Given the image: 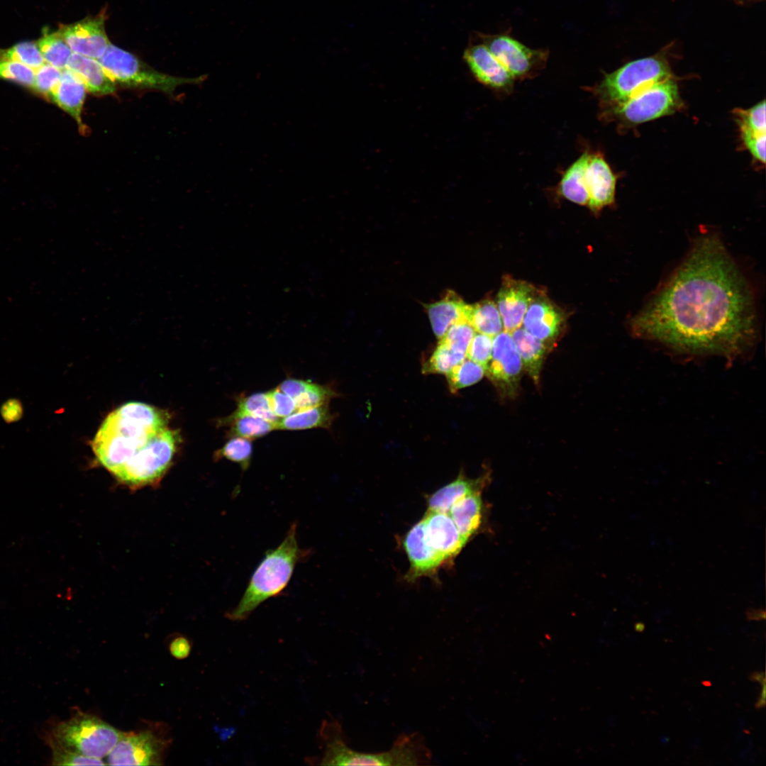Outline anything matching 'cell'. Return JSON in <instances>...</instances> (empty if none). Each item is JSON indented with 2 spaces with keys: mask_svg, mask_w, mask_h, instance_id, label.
Masks as SVG:
<instances>
[{
  "mask_svg": "<svg viewBox=\"0 0 766 766\" xmlns=\"http://www.w3.org/2000/svg\"><path fill=\"white\" fill-rule=\"evenodd\" d=\"M633 335L676 352L733 359L756 338L753 296L715 234L698 238L670 279L631 319Z\"/></svg>",
  "mask_w": 766,
  "mask_h": 766,
  "instance_id": "cell-1",
  "label": "cell"
},
{
  "mask_svg": "<svg viewBox=\"0 0 766 766\" xmlns=\"http://www.w3.org/2000/svg\"><path fill=\"white\" fill-rule=\"evenodd\" d=\"M167 414L141 402H128L103 421L91 446L99 462L113 476L158 433L167 427Z\"/></svg>",
  "mask_w": 766,
  "mask_h": 766,
  "instance_id": "cell-2",
  "label": "cell"
},
{
  "mask_svg": "<svg viewBox=\"0 0 766 766\" xmlns=\"http://www.w3.org/2000/svg\"><path fill=\"white\" fill-rule=\"evenodd\" d=\"M311 553L310 550L299 546L297 524L293 523L282 543L265 553L252 572L240 601L227 613V618L234 621L245 620L264 601L282 594L296 565L305 561Z\"/></svg>",
  "mask_w": 766,
  "mask_h": 766,
  "instance_id": "cell-3",
  "label": "cell"
},
{
  "mask_svg": "<svg viewBox=\"0 0 766 766\" xmlns=\"http://www.w3.org/2000/svg\"><path fill=\"white\" fill-rule=\"evenodd\" d=\"M331 730L321 765L414 766L427 765L431 760V752L419 733L401 734L389 750L371 753L348 747L338 724L331 726Z\"/></svg>",
  "mask_w": 766,
  "mask_h": 766,
  "instance_id": "cell-4",
  "label": "cell"
},
{
  "mask_svg": "<svg viewBox=\"0 0 766 766\" xmlns=\"http://www.w3.org/2000/svg\"><path fill=\"white\" fill-rule=\"evenodd\" d=\"M672 77L668 62L658 55L631 61L606 74L592 91L602 109L621 104L655 83Z\"/></svg>",
  "mask_w": 766,
  "mask_h": 766,
  "instance_id": "cell-5",
  "label": "cell"
},
{
  "mask_svg": "<svg viewBox=\"0 0 766 766\" xmlns=\"http://www.w3.org/2000/svg\"><path fill=\"white\" fill-rule=\"evenodd\" d=\"M121 733L99 717L77 710L69 719L53 727L47 742L87 757L102 759L110 753Z\"/></svg>",
  "mask_w": 766,
  "mask_h": 766,
  "instance_id": "cell-6",
  "label": "cell"
},
{
  "mask_svg": "<svg viewBox=\"0 0 766 766\" xmlns=\"http://www.w3.org/2000/svg\"><path fill=\"white\" fill-rule=\"evenodd\" d=\"M99 62L114 81L128 87L145 88L172 94L183 84H200L206 75L179 77L162 73L128 51L110 43Z\"/></svg>",
  "mask_w": 766,
  "mask_h": 766,
  "instance_id": "cell-7",
  "label": "cell"
},
{
  "mask_svg": "<svg viewBox=\"0 0 766 766\" xmlns=\"http://www.w3.org/2000/svg\"><path fill=\"white\" fill-rule=\"evenodd\" d=\"M681 106L677 84L672 77L646 87L621 104L603 109L601 115L635 125L671 114Z\"/></svg>",
  "mask_w": 766,
  "mask_h": 766,
  "instance_id": "cell-8",
  "label": "cell"
},
{
  "mask_svg": "<svg viewBox=\"0 0 766 766\" xmlns=\"http://www.w3.org/2000/svg\"><path fill=\"white\" fill-rule=\"evenodd\" d=\"M179 442L177 431L167 427L137 453L114 476L130 486L157 481L167 470Z\"/></svg>",
  "mask_w": 766,
  "mask_h": 766,
  "instance_id": "cell-9",
  "label": "cell"
},
{
  "mask_svg": "<svg viewBox=\"0 0 766 766\" xmlns=\"http://www.w3.org/2000/svg\"><path fill=\"white\" fill-rule=\"evenodd\" d=\"M484 44L509 70L515 80L535 77L547 63L549 50L533 49L506 34H480Z\"/></svg>",
  "mask_w": 766,
  "mask_h": 766,
  "instance_id": "cell-10",
  "label": "cell"
},
{
  "mask_svg": "<svg viewBox=\"0 0 766 766\" xmlns=\"http://www.w3.org/2000/svg\"><path fill=\"white\" fill-rule=\"evenodd\" d=\"M170 739L150 728L138 732H122L107 755L110 765H162Z\"/></svg>",
  "mask_w": 766,
  "mask_h": 766,
  "instance_id": "cell-11",
  "label": "cell"
},
{
  "mask_svg": "<svg viewBox=\"0 0 766 766\" xmlns=\"http://www.w3.org/2000/svg\"><path fill=\"white\" fill-rule=\"evenodd\" d=\"M522 361L511 335L501 331L492 339V359L486 373L505 393L511 394L519 381Z\"/></svg>",
  "mask_w": 766,
  "mask_h": 766,
  "instance_id": "cell-12",
  "label": "cell"
},
{
  "mask_svg": "<svg viewBox=\"0 0 766 766\" xmlns=\"http://www.w3.org/2000/svg\"><path fill=\"white\" fill-rule=\"evenodd\" d=\"M105 16L103 13L67 26L60 32L72 52L99 60L110 45L105 30Z\"/></svg>",
  "mask_w": 766,
  "mask_h": 766,
  "instance_id": "cell-13",
  "label": "cell"
},
{
  "mask_svg": "<svg viewBox=\"0 0 766 766\" xmlns=\"http://www.w3.org/2000/svg\"><path fill=\"white\" fill-rule=\"evenodd\" d=\"M538 289L532 284L505 277L497 295V307L505 331L521 327L526 310Z\"/></svg>",
  "mask_w": 766,
  "mask_h": 766,
  "instance_id": "cell-14",
  "label": "cell"
},
{
  "mask_svg": "<svg viewBox=\"0 0 766 766\" xmlns=\"http://www.w3.org/2000/svg\"><path fill=\"white\" fill-rule=\"evenodd\" d=\"M403 546L407 555L410 568L407 574L409 580L432 576L445 562L428 543L424 530L423 519L416 523L406 533Z\"/></svg>",
  "mask_w": 766,
  "mask_h": 766,
  "instance_id": "cell-15",
  "label": "cell"
},
{
  "mask_svg": "<svg viewBox=\"0 0 766 766\" xmlns=\"http://www.w3.org/2000/svg\"><path fill=\"white\" fill-rule=\"evenodd\" d=\"M464 58L473 75L484 85L498 91L512 90L514 77L484 44L467 48Z\"/></svg>",
  "mask_w": 766,
  "mask_h": 766,
  "instance_id": "cell-16",
  "label": "cell"
},
{
  "mask_svg": "<svg viewBox=\"0 0 766 766\" xmlns=\"http://www.w3.org/2000/svg\"><path fill=\"white\" fill-rule=\"evenodd\" d=\"M563 322L562 311L538 290L526 310L522 324L533 336L549 343L559 335Z\"/></svg>",
  "mask_w": 766,
  "mask_h": 766,
  "instance_id": "cell-17",
  "label": "cell"
},
{
  "mask_svg": "<svg viewBox=\"0 0 766 766\" xmlns=\"http://www.w3.org/2000/svg\"><path fill=\"white\" fill-rule=\"evenodd\" d=\"M426 539L445 561L457 556L467 541L448 513L429 511L422 518Z\"/></svg>",
  "mask_w": 766,
  "mask_h": 766,
  "instance_id": "cell-18",
  "label": "cell"
},
{
  "mask_svg": "<svg viewBox=\"0 0 766 766\" xmlns=\"http://www.w3.org/2000/svg\"><path fill=\"white\" fill-rule=\"evenodd\" d=\"M586 184L589 193L588 206L598 212L614 203L616 177L600 153H590L587 164Z\"/></svg>",
  "mask_w": 766,
  "mask_h": 766,
  "instance_id": "cell-19",
  "label": "cell"
},
{
  "mask_svg": "<svg viewBox=\"0 0 766 766\" xmlns=\"http://www.w3.org/2000/svg\"><path fill=\"white\" fill-rule=\"evenodd\" d=\"M87 91L82 79L68 69L62 71L60 80L53 91L50 101L70 114L81 131H86L82 120L83 105Z\"/></svg>",
  "mask_w": 766,
  "mask_h": 766,
  "instance_id": "cell-20",
  "label": "cell"
},
{
  "mask_svg": "<svg viewBox=\"0 0 766 766\" xmlns=\"http://www.w3.org/2000/svg\"><path fill=\"white\" fill-rule=\"evenodd\" d=\"M66 69L77 74L87 91L94 95H108L116 91V83L96 59L73 52Z\"/></svg>",
  "mask_w": 766,
  "mask_h": 766,
  "instance_id": "cell-21",
  "label": "cell"
},
{
  "mask_svg": "<svg viewBox=\"0 0 766 766\" xmlns=\"http://www.w3.org/2000/svg\"><path fill=\"white\" fill-rule=\"evenodd\" d=\"M469 306L453 292H448L441 300L428 305L427 312L436 337L442 338L453 324L467 321Z\"/></svg>",
  "mask_w": 766,
  "mask_h": 766,
  "instance_id": "cell-22",
  "label": "cell"
},
{
  "mask_svg": "<svg viewBox=\"0 0 766 766\" xmlns=\"http://www.w3.org/2000/svg\"><path fill=\"white\" fill-rule=\"evenodd\" d=\"M484 484L483 478L471 479L459 476L428 497L427 511L448 513L459 500L474 493H481Z\"/></svg>",
  "mask_w": 766,
  "mask_h": 766,
  "instance_id": "cell-23",
  "label": "cell"
},
{
  "mask_svg": "<svg viewBox=\"0 0 766 766\" xmlns=\"http://www.w3.org/2000/svg\"><path fill=\"white\" fill-rule=\"evenodd\" d=\"M449 515L462 537L467 542L476 533L482 521L481 493L470 494L455 503Z\"/></svg>",
  "mask_w": 766,
  "mask_h": 766,
  "instance_id": "cell-24",
  "label": "cell"
},
{
  "mask_svg": "<svg viewBox=\"0 0 766 766\" xmlns=\"http://www.w3.org/2000/svg\"><path fill=\"white\" fill-rule=\"evenodd\" d=\"M511 335L520 355L522 365L534 382H538L546 353V345L523 328L516 329Z\"/></svg>",
  "mask_w": 766,
  "mask_h": 766,
  "instance_id": "cell-25",
  "label": "cell"
},
{
  "mask_svg": "<svg viewBox=\"0 0 766 766\" xmlns=\"http://www.w3.org/2000/svg\"><path fill=\"white\" fill-rule=\"evenodd\" d=\"M590 153L584 152L563 174L559 192L567 200L579 205H587L589 193L586 184V167Z\"/></svg>",
  "mask_w": 766,
  "mask_h": 766,
  "instance_id": "cell-26",
  "label": "cell"
},
{
  "mask_svg": "<svg viewBox=\"0 0 766 766\" xmlns=\"http://www.w3.org/2000/svg\"><path fill=\"white\" fill-rule=\"evenodd\" d=\"M221 424L228 427L229 437L238 436L249 440L265 436L276 429V423L252 415L235 411L221 420Z\"/></svg>",
  "mask_w": 766,
  "mask_h": 766,
  "instance_id": "cell-27",
  "label": "cell"
},
{
  "mask_svg": "<svg viewBox=\"0 0 766 766\" xmlns=\"http://www.w3.org/2000/svg\"><path fill=\"white\" fill-rule=\"evenodd\" d=\"M333 419L328 405L298 410L284 417L276 424V429L304 430L313 428H329Z\"/></svg>",
  "mask_w": 766,
  "mask_h": 766,
  "instance_id": "cell-28",
  "label": "cell"
},
{
  "mask_svg": "<svg viewBox=\"0 0 766 766\" xmlns=\"http://www.w3.org/2000/svg\"><path fill=\"white\" fill-rule=\"evenodd\" d=\"M467 322L474 331L492 337L501 332L503 328L498 307L489 299L469 306Z\"/></svg>",
  "mask_w": 766,
  "mask_h": 766,
  "instance_id": "cell-29",
  "label": "cell"
},
{
  "mask_svg": "<svg viewBox=\"0 0 766 766\" xmlns=\"http://www.w3.org/2000/svg\"><path fill=\"white\" fill-rule=\"evenodd\" d=\"M44 60L56 68L63 70L67 68L72 52L60 32L48 33L45 31L38 43Z\"/></svg>",
  "mask_w": 766,
  "mask_h": 766,
  "instance_id": "cell-30",
  "label": "cell"
},
{
  "mask_svg": "<svg viewBox=\"0 0 766 766\" xmlns=\"http://www.w3.org/2000/svg\"><path fill=\"white\" fill-rule=\"evenodd\" d=\"M486 373L485 369L469 359L464 360L450 370L447 375L449 388L456 392L479 382Z\"/></svg>",
  "mask_w": 766,
  "mask_h": 766,
  "instance_id": "cell-31",
  "label": "cell"
},
{
  "mask_svg": "<svg viewBox=\"0 0 766 766\" xmlns=\"http://www.w3.org/2000/svg\"><path fill=\"white\" fill-rule=\"evenodd\" d=\"M466 358V355L456 352L439 341L435 350L425 363L424 373L448 374Z\"/></svg>",
  "mask_w": 766,
  "mask_h": 766,
  "instance_id": "cell-32",
  "label": "cell"
},
{
  "mask_svg": "<svg viewBox=\"0 0 766 766\" xmlns=\"http://www.w3.org/2000/svg\"><path fill=\"white\" fill-rule=\"evenodd\" d=\"M252 445L249 439L234 436L231 438L216 452V457L225 458L238 463L243 470H246L250 463Z\"/></svg>",
  "mask_w": 766,
  "mask_h": 766,
  "instance_id": "cell-33",
  "label": "cell"
},
{
  "mask_svg": "<svg viewBox=\"0 0 766 766\" xmlns=\"http://www.w3.org/2000/svg\"><path fill=\"white\" fill-rule=\"evenodd\" d=\"M236 411L265 419L276 424L279 421V418L272 411L267 392H258L239 397L237 400Z\"/></svg>",
  "mask_w": 766,
  "mask_h": 766,
  "instance_id": "cell-34",
  "label": "cell"
},
{
  "mask_svg": "<svg viewBox=\"0 0 766 766\" xmlns=\"http://www.w3.org/2000/svg\"><path fill=\"white\" fill-rule=\"evenodd\" d=\"M0 58L21 62L33 70H37L44 64V58L34 42H21L12 48L0 50Z\"/></svg>",
  "mask_w": 766,
  "mask_h": 766,
  "instance_id": "cell-35",
  "label": "cell"
},
{
  "mask_svg": "<svg viewBox=\"0 0 766 766\" xmlns=\"http://www.w3.org/2000/svg\"><path fill=\"white\" fill-rule=\"evenodd\" d=\"M335 396V392L329 387L309 382L303 392L294 400L296 409L303 410L327 404Z\"/></svg>",
  "mask_w": 766,
  "mask_h": 766,
  "instance_id": "cell-36",
  "label": "cell"
},
{
  "mask_svg": "<svg viewBox=\"0 0 766 766\" xmlns=\"http://www.w3.org/2000/svg\"><path fill=\"white\" fill-rule=\"evenodd\" d=\"M474 334V330L467 321H460L453 324L440 341L453 350L466 355Z\"/></svg>",
  "mask_w": 766,
  "mask_h": 766,
  "instance_id": "cell-37",
  "label": "cell"
},
{
  "mask_svg": "<svg viewBox=\"0 0 766 766\" xmlns=\"http://www.w3.org/2000/svg\"><path fill=\"white\" fill-rule=\"evenodd\" d=\"M0 79L10 80L22 86L32 88L35 79V71L21 62L0 58Z\"/></svg>",
  "mask_w": 766,
  "mask_h": 766,
  "instance_id": "cell-38",
  "label": "cell"
},
{
  "mask_svg": "<svg viewBox=\"0 0 766 766\" xmlns=\"http://www.w3.org/2000/svg\"><path fill=\"white\" fill-rule=\"evenodd\" d=\"M736 115L740 130L766 133L765 100L748 109H737Z\"/></svg>",
  "mask_w": 766,
  "mask_h": 766,
  "instance_id": "cell-39",
  "label": "cell"
},
{
  "mask_svg": "<svg viewBox=\"0 0 766 766\" xmlns=\"http://www.w3.org/2000/svg\"><path fill=\"white\" fill-rule=\"evenodd\" d=\"M35 70L32 88L35 91L50 100L52 94L60 80L62 71L48 63L43 64Z\"/></svg>",
  "mask_w": 766,
  "mask_h": 766,
  "instance_id": "cell-40",
  "label": "cell"
},
{
  "mask_svg": "<svg viewBox=\"0 0 766 766\" xmlns=\"http://www.w3.org/2000/svg\"><path fill=\"white\" fill-rule=\"evenodd\" d=\"M52 750V765H105L102 759L83 755L66 749L55 743L48 742Z\"/></svg>",
  "mask_w": 766,
  "mask_h": 766,
  "instance_id": "cell-41",
  "label": "cell"
},
{
  "mask_svg": "<svg viewBox=\"0 0 766 766\" xmlns=\"http://www.w3.org/2000/svg\"><path fill=\"white\" fill-rule=\"evenodd\" d=\"M493 337L474 333L467 350L466 357L478 363L487 370L492 359Z\"/></svg>",
  "mask_w": 766,
  "mask_h": 766,
  "instance_id": "cell-42",
  "label": "cell"
},
{
  "mask_svg": "<svg viewBox=\"0 0 766 766\" xmlns=\"http://www.w3.org/2000/svg\"><path fill=\"white\" fill-rule=\"evenodd\" d=\"M272 411L278 418L286 417L296 410L294 400L278 387L267 392Z\"/></svg>",
  "mask_w": 766,
  "mask_h": 766,
  "instance_id": "cell-43",
  "label": "cell"
},
{
  "mask_svg": "<svg viewBox=\"0 0 766 766\" xmlns=\"http://www.w3.org/2000/svg\"><path fill=\"white\" fill-rule=\"evenodd\" d=\"M743 141L750 153L758 161L765 162L766 133H756L740 130Z\"/></svg>",
  "mask_w": 766,
  "mask_h": 766,
  "instance_id": "cell-44",
  "label": "cell"
},
{
  "mask_svg": "<svg viewBox=\"0 0 766 766\" xmlns=\"http://www.w3.org/2000/svg\"><path fill=\"white\" fill-rule=\"evenodd\" d=\"M23 405L16 399H10L1 406V417L6 423H13L20 420L23 416Z\"/></svg>",
  "mask_w": 766,
  "mask_h": 766,
  "instance_id": "cell-45",
  "label": "cell"
},
{
  "mask_svg": "<svg viewBox=\"0 0 766 766\" xmlns=\"http://www.w3.org/2000/svg\"><path fill=\"white\" fill-rule=\"evenodd\" d=\"M169 649L174 657L182 660L189 656L191 651V645L185 637L179 636L171 641Z\"/></svg>",
  "mask_w": 766,
  "mask_h": 766,
  "instance_id": "cell-46",
  "label": "cell"
},
{
  "mask_svg": "<svg viewBox=\"0 0 766 766\" xmlns=\"http://www.w3.org/2000/svg\"><path fill=\"white\" fill-rule=\"evenodd\" d=\"M308 382V381L302 379L289 378L284 380L278 388L294 399L305 389Z\"/></svg>",
  "mask_w": 766,
  "mask_h": 766,
  "instance_id": "cell-47",
  "label": "cell"
},
{
  "mask_svg": "<svg viewBox=\"0 0 766 766\" xmlns=\"http://www.w3.org/2000/svg\"><path fill=\"white\" fill-rule=\"evenodd\" d=\"M746 617L748 620L760 621L765 618V609H755L753 608H748L745 612Z\"/></svg>",
  "mask_w": 766,
  "mask_h": 766,
  "instance_id": "cell-48",
  "label": "cell"
},
{
  "mask_svg": "<svg viewBox=\"0 0 766 766\" xmlns=\"http://www.w3.org/2000/svg\"><path fill=\"white\" fill-rule=\"evenodd\" d=\"M749 679L750 681L758 682L761 684L765 683L766 681L764 672H754L750 675Z\"/></svg>",
  "mask_w": 766,
  "mask_h": 766,
  "instance_id": "cell-49",
  "label": "cell"
},
{
  "mask_svg": "<svg viewBox=\"0 0 766 766\" xmlns=\"http://www.w3.org/2000/svg\"><path fill=\"white\" fill-rule=\"evenodd\" d=\"M762 691L760 692V696L755 705L756 709H761L765 706V683L762 684Z\"/></svg>",
  "mask_w": 766,
  "mask_h": 766,
  "instance_id": "cell-50",
  "label": "cell"
},
{
  "mask_svg": "<svg viewBox=\"0 0 766 766\" xmlns=\"http://www.w3.org/2000/svg\"><path fill=\"white\" fill-rule=\"evenodd\" d=\"M645 624L642 622H637L634 625V628L637 632H643L645 630Z\"/></svg>",
  "mask_w": 766,
  "mask_h": 766,
  "instance_id": "cell-51",
  "label": "cell"
},
{
  "mask_svg": "<svg viewBox=\"0 0 766 766\" xmlns=\"http://www.w3.org/2000/svg\"><path fill=\"white\" fill-rule=\"evenodd\" d=\"M737 1L738 2L745 3V2L753 1H755V0H737Z\"/></svg>",
  "mask_w": 766,
  "mask_h": 766,
  "instance_id": "cell-52",
  "label": "cell"
}]
</instances>
